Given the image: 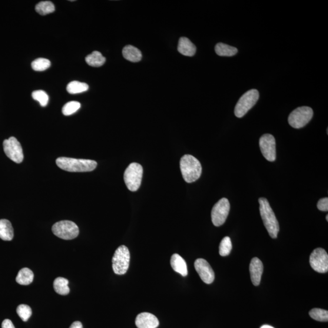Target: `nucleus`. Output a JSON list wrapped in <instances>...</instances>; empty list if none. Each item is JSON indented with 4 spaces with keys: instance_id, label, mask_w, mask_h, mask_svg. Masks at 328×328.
Wrapping results in <instances>:
<instances>
[{
    "instance_id": "2eb2a0df",
    "label": "nucleus",
    "mask_w": 328,
    "mask_h": 328,
    "mask_svg": "<svg viewBox=\"0 0 328 328\" xmlns=\"http://www.w3.org/2000/svg\"><path fill=\"white\" fill-rule=\"evenodd\" d=\"M249 270L252 283L255 286H259L263 273V264L259 258L255 257L252 259Z\"/></svg>"
},
{
    "instance_id": "20e7f679",
    "label": "nucleus",
    "mask_w": 328,
    "mask_h": 328,
    "mask_svg": "<svg viewBox=\"0 0 328 328\" xmlns=\"http://www.w3.org/2000/svg\"><path fill=\"white\" fill-rule=\"evenodd\" d=\"M143 177V168L142 165L133 162L129 165L124 173V181L128 190L137 191L141 185Z\"/></svg>"
},
{
    "instance_id": "f8f14e48",
    "label": "nucleus",
    "mask_w": 328,
    "mask_h": 328,
    "mask_svg": "<svg viewBox=\"0 0 328 328\" xmlns=\"http://www.w3.org/2000/svg\"><path fill=\"white\" fill-rule=\"evenodd\" d=\"M261 153L267 161L274 162L276 160V142L273 135L265 134L260 139Z\"/></svg>"
},
{
    "instance_id": "412c9836",
    "label": "nucleus",
    "mask_w": 328,
    "mask_h": 328,
    "mask_svg": "<svg viewBox=\"0 0 328 328\" xmlns=\"http://www.w3.org/2000/svg\"><path fill=\"white\" fill-rule=\"evenodd\" d=\"M215 52L220 56H225V57H231L236 55L238 52V49L234 46H231L223 43H219L215 46Z\"/></svg>"
},
{
    "instance_id": "cd10ccee",
    "label": "nucleus",
    "mask_w": 328,
    "mask_h": 328,
    "mask_svg": "<svg viewBox=\"0 0 328 328\" xmlns=\"http://www.w3.org/2000/svg\"><path fill=\"white\" fill-rule=\"evenodd\" d=\"M51 62L48 59L39 58L32 63V68L36 71H44L51 66Z\"/></svg>"
},
{
    "instance_id": "f3484780",
    "label": "nucleus",
    "mask_w": 328,
    "mask_h": 328,
    "mask_svg": "<svg viewBox=\"0 0 328 328\" xmlns=\"http://www.w3.org/2000/svg\"><path fill=\"white\" fill-rule=\"evenodd\" d=\"M178 50L182 55L192 57L196 53L197 48L189 39L181 37L179 41Z\"/></svg>"
},
{
    "instance_id": "aec40b11",
    "label": "nucleus",
    "mask_w": 328,
    "mask_h": 328,
    "mask_svg": "<svg viewBox=\"0 0 328 328\" xmlns=\"http://www.w3.org/2000/svg\"><path fill=\"white\" fill-rule=\"evenodd\" d=\"M34 277V273L31 269L27 267L23 268L19 271L16 277V281L23 286H27L32 283Z\"/></svg>"
},
{
    "instance_id": "b1692460",
    "label": "nucleus",
    "mask_w": 328,
    "mask_h": 328,
    "mask_svg": "<svg viewBox=\"0 0 328 328\" xmlns=\"http://www.w3.org/2000/svg\"><path fill=\"white\" fill-rule=\"evenodd\" d=\"M88 88V85L85 83L72 81L69 83L66 89L69 94H76L87 91Z\"/></svg>"
},
{
    "instance_id": "ddd939ff",
    "label": "nucleus",
    "mask_w": 328,
    "mask_h": 328,
    "mask_svg": "<svg viewBox=\"0 0 328 328\" xmlns=\"http://www.w3.org/2000/svg\"><path fill=\"white\" fill-rule=\"evenodd\" d=\"M194 266L199 276L205 283L211 284L214 282V271L206 260L203 258H199L195 261Z\"/></svg>"
},
{
    "instance_id": "39448f33",
    "label": "nucleus",
    "mask_w": 328,
    "mask_h": 328,
    "mask_svg": "<svg viewBox=\"0 0 328 328\" xmlns=\"http://www.w3.org/2000/svg\"><path fill=\"white\" fill-rule=\"evenodd\" d=\"M130 262V253L125 246H121L115 251L112 257V269L117 275L127 273Z\"/></svg>"
},
{
    "instance_id": "f03ea898",
    "label": "nucleus",
    "mask_w": 328,
    "mask_h": 328,
    "mask_svg": "<svg viewBox=\"0 0 328 328\" xmlns=\"http://www.w3.org/2000/svg\"><path fill=\"white\" fill-rule=\"evenodd\" d=\"M56 164L62 170L70 172H88L95 170L98 164L95 161L61 157Z\"/></svg>"
},
{
    "instance_id": "473e14b6",
    "label": "nucleus",
    "mask_w": 328,
    "mask_h": 328,
    "mask_svg": "<svg viewBox=\"0 0 328 328\" xmlns=\"http://www.w3.org/2000/svg\"><path fill=\"white\" fill-rule=\"evenodd\" d=\"M2 328H15L11 320L6 319L3 321Z\"/></svg>"
},
{
    "instance_id": "6ab92c4d",
    "label": "nucleus",
    "mask_w": 328,
    "mask_h": 328,
    "mask_svg": "<svg viewBox=\"0 0 328 328\" xmlns=\"http://www.w3.org/2000/svg\"><path fill=\"white\" fill-rule=\"evenodd\" d=\"M122 54L125 59L131 62H138L142 59L141 51L131 45L126 46L122 51Z\"/></svg>"
},
{
    "instance_id": "72a5a7b5",
    "label": "nucleus",
    "mask_w": 328,
    "mask_h": 328,
    "mask_svg": "<svg viewBox=\"0 0 328 328\" xmlns=\"http://www.w3.org/2000/svg\"><path fill=\"white\" fill-rule=\"evenodd\" d=\"M69 328H83V325L81 321H75Z\"/></svg>"
},
{
    "instance_id": "5701e85b",
    "label": "nucleus",
    "mask_w": 328,
    "mask_h": 328,
    "mask_svg": "<svg viewBox=\"0 0 328 328\" xmlns=\"http://www.w3.org/2000/svg\"><path fill=\"white\" fill-rule=\"evenodd\" d=\"M69 281L65 278L58 277L54 281V290L61 296H66L70 292L68 286Z\"/></svg>"
},
{
    "instance_id": "4be33fe9",
    "label": "nucleus",
    "mask_w": 328,
    "mask_h": 328,
    "mask_svg": "<svg viewBox=\"0 0 328 328\" xmlns=\"http://www.w3.org/2000/svg\"><path fill=\"white\" fill-rule=\"evenodd\" d=\"M85 61L89 66L92 67H100L105 64L106 59L100 52L95 51L87 55Z\"/></svg>"
},
{
    "instance_id": "6e6552de",
    "label": "nucleus",
    "mask_w": 328,
    "mask_h": 328,
    "mask_svg": "<svg viewBox=\"0 0 328 328\" xmlns=\"http://www.w3.org/2000/svg\"><path fill=\"white\" fill-rule=\"evenodd\" d=\"M313 109L308 107L297 108L291 112L288 122L292 127L299 129L307 125L313 118Z\"/></svg>"
},
{
    "instance_id": "0eeeda50",
    "label": "nucleus",
    "mask_w": 328,
    "mask_h": 328,
    "mask_svg": "<svg viewBox=\"0 0 328 328\" xmlns=\"http://www.w3.org/2000/svg\"><path fill=\"white\" fill-rule=\"evenodd\" d=\"M52 230L56 237L66 240L74 239L79 234L77 224L71 221L57 222L53 225Z\"/></svg>"
},
{
    "instance_id": "9d476101",
    "label": "nucleus",
    "mask_w": 328,
    "mask_h": 328,
    "mask_svg": "<svg viewBox=\"0 0 328 328\" xmlns=\"http://www.w3.org/2000/svg\"><path fill=\"white\" fill-rule=\"evenodd\" d=\"M3 148L6 156L16 164H21L24 159L21 143L14 137H11L3 142Z\"/></svg>"
},
{
    "instance_id": "9b49d317",
    "label": "nucleus",
    "mask_w": 328,
    "mask_h": 328,
    "mask_svg": "<svg viewBox=\"0 0 328 328\" xmlns=\"http://www.w3.org/2000/svg\"><path fill=\"white\" fill-rule=\"evenodd\" d=\"M310 263L311 267L317 273L324 274L328 271V255L322 248H317L310 255Z\"/></svg>"
},
{
    "instance_id": "f257e3e1",
    "label": "nucleus",
    "mask_w": 328,
    "mask_h": 328,
    "mask_svg": "<svg viewBox=\"0 0 328 328\" xmlns=\"http://www.w3.org/2000/svg\"><path fill=\"white\" fill-rule=\"evenodd\" d=\"M260 211L265 227L272 238H277L280 226L269 201L265 198L259 199Z\"/></svg>"
},
{
    "instance_id": "a211bd4d",
    "label": "nucleus",
    "mask_w": 328,
    "mask_h": 328,
    "mask_svg": "<svg viewBox=\"0 0 328 328\" xmlns=\"http://www.w3.org/2000/svg\"><path fill=\"white\" fill-rule=\"evenodd\" d=\"M14 238V229L11 222L5 219L0 220V238L4 241H11Z\"/></svg>"
},
{
    "instance_id": "2f4dec72",
    "label": "nucleus",
    "mask_w": 328,
    "mask_h": 328,
    "mask_svg": "<svg viewBox=\"0 0 328 328\" xmlns=\"http://www.w3.org/2000/svg\"><path fill=\"white\" fill-rule=\"evenodd\" d=\"M317 208L320 211H327L328 210V198H323L320 199L318 202Z\"/></svg>"
},
{
    "instance_id": "7ed1b4c3",
    "label": "nucleus",
    "mask_w": 328,
    "mask_h": 328,
    "mask_svg": "<svg viewBox=\"0 0 328 328\" xmlns=\"http://www.w3.org/2000/svg\"><path fill=\"white\" fill-rule=\"evenodd\" d=\"M180 168L184 180L188 183L197 181L202 173L200 162L190 155H185L181 158Z\"/></svg>"
},
{
    "instance_id": "dca6fc26",
    "label": "nucleus",
    "mask_w": 328,
    "mask_h": 328,
    "mask_svg": "<svg viewBox=\"0 0 328 328\" xmlns=\"http://www.w3.org/2000/svg\"><path fill=\"white\" fill-rule=\"evenodd\" d=\"M170 264L173 269L177 273L181 274L183 277L187 276L188 270L186 262L180 255L175 254L172 255Z\"/></svg>"
},
{
    "instance_id": "1a4fd4ad",
    "label": "nucleus",
    "mask_w": 328,
    "mask_h": 328,
    "mask_svg": "<svg viewBox=\"0 0 328 328\" xmlns=\"http://www.w3.org/2000/svg\"><path fill=\"white\" fill-rule=\"evenodd\" d=\"M230 203L227 198H222L215 204L211 210V221L214 226L219 227L224 224L230 211Z\"/></svg>"
},
{
    "instance_id": "c85d7f7f",
    "label": "nucleus",
    "mask_w": 328,
    "mask_h": 328,
    "mask_svg": "<svg viewBox=\"0 0 328 328\" xmlns=\"http://www.w3.org/2000/svg\"><path fill=\"white\" fill-rule=\"evenodd\" d=\"M81 107V105L79 102H69L63 107L62 112L65 115H70L77 112Z\"/></svg>"
},
{
    "instance_id": "7c9ffc66",
    "label": "nucleus",
    "mask_w": 328,
    "mask_h": 328,
    "mask_svg": "<svg viewBox=\"0 0 328 328\" xmlns=\"http://www.w3.org/2000/svg\"><path fill=\"white\" fill-rule=\"evenodd\" d=\"M32 98L38 101L43 107L48 105L49 97L47 94L43 90H36L32 92Z\"/></svg>"
},
{
    "instance_id": "f704fd0d",
    "label": "nucleus",
    "mask_w": 328,
    "mask_h": 328,
    "mask_svg": "<svg viewBox=\"0 0 328 328\" xmlns=\"http://www.w3.org/2000/svg\"><path fill=\"white\" fill-rule=\"evenodd\" d=\"M260 328H274V327L269 325H263L261 326Z\"/></svg>"
},
{
    "instance_id": "c9c22d12",
    "label": "nucleus",
    "mask_w": 328,
    "mask_h": 328,
    "mask_svg": "<svg viewBox=\"0 0 328 328\" xmlns=\"http://www.w3.org/2000/svg\"><path fill=\"white\" fill-rule=\"evenodd\" d=\"M326 221H328V215H326Z\"/></svg>"
},
{
    "instance_id": "4468645a",
    "label": "nucleus",
    "mask_w": 328,
    "mask_h": 328,
    "mask_svg": "<svg viewBox=\"0 0 328 328\" xmlns=\"http://www.w3.org/2000/svg\"><path fill=\"white\" fill-rule=\"evenodd\" d=\"M135 323L138 328H157L160 325L158 318L148 313L139 314L136 319Z\"/></svg>"
},
{
    "instance_id": "423d86ee",
    "label": "nucleus",
    "mask_w": 328,
    "mask_h": 328,
    "mask_svg": "<svg viewBox=\"0 0 328 328\" xmlns=\"http://www.w3.org/2000/svg\"><path fill=\"white\" fill-rule=\"evenodd\" d=\"M259 96V92L255 89H250L242 95L235 106V115L237 118H241L246 115L247 112L256 104Z\"/></svg>"
},
{
    "instance_id": "a878e982",
    "label": "nucleus",
    "mask_w": 328,
    "mask_h": 328,
    "mask_svg": "<svg viewBox=\"0 0 328 328\" xmlns=\"http://www.w3.org/2000/svg\"><path fill=\"white\" fill-rule=\"evenodd\" d=\"M310 316L315 320L327 322L328 321V312L326 310L314 308L310 311Z\"/></svg>"
},
{
    "instance_id": "c756f323",
    "label": "nucleus",
    "mask_w": 328,
    "mask_h": 328,
    "mask_svg": "<svg viewBox=\"0 0 328 328\" xmlns=\"http://www.w3.org/2000/svg\"><path fill=\"white\" fill-rule=\"evenodd\" d=\"M16 313L23 321H27L32 316V310L26 304H21L16 308Z\"/></svg>"
},
{
    "instance_id": "bb28decb",
    "label": "nucleus",
    "mask_w": 328,
    "mask_h": 328,
    "mask_svg": "<svg viewBox=\"0 0 328 328\" xmlns=\"http://www.w3.org/2000/svg\"><path fill=\"white\" fill-rule=\"evenodd\" d=\"M233 249V244L230 238L226 237L222 240L220 247H219V253L222 257H226L230 254V252Z\"/></svg>"
},
{
    "instance_id": "393cba45",
    "label": "nucleus",
    "mask_w": 328,
    "mask_h": 328,
    "mask_svg": "<svg viewBox=\"0 0 328 328\" xmlns=\"http://www.w3.org/2000/svg\"><path fill=\"white\" fill-rule=\"evenodd\" d=\"M35 11L42 15H48L54 12L55 6L51 2H41L36 5Z\"/></svg>"
}]
</instances>
